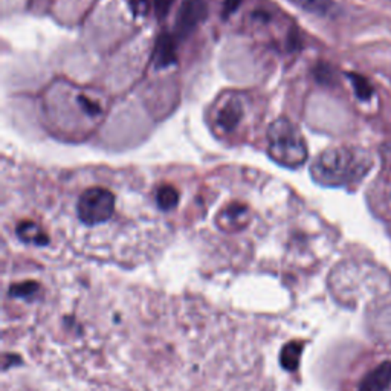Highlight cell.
<instances>
[{
	"mask_svg": "<svg viewBox=\"0 0 391 391\" xmlns=\"http://www.w3.org/2000/svg\"><path fill=\"white\" fill-rule=\"evenodd\" d=\"M289 2L295 3L302 10L319 14V16H330L335 11V3L332 0H289Z\"/></svg>",
	"mask_w": 391,
	"mask_h": 391,
	"instance_id": "9c48e42d",
	"label": "cell"
},
{
	"mask_svg": "<svg viewBox=\"0 0 391 391\" xmlns=\"http://www.w3.org/2000/svg\"><path fill=\"white\" fill-rule=\"evenodd\" d=\"M373 165L372 156L358 147H332L313 160L310 174L324 187H350L361 182Z\"/></svg>",
	"mask_w": 391,
	"mask_h": 391,
	"instance_id": "6da1fadb",
	"label": "cell"
},
{
	"mask_svg": "<svg viewBox=\"0 0 391 391\" xmlns=\"http://www.w3.org/2000/svg\"><path fill=\"white\" fill-rule=\"evenodd\" d=\"M76 100H78L80 107L83 109V112H85L86 115H89V116H98V115L101 114V107L98 106V103L90 100L89 96L80 95L78 98H76Z\"/></svg>",
	"mask_w": 391,
	"mask_h": 391,
	"instance_id": "4fadbf2b",
	"label": "cell"
},
{
	"mask_svg": "<svg viewBox=\"0 0 391 391\" xmlns=\"http://www.w3.org/2000/svg\"><path fill=\"white\" fill-rule=\"evenodd\" d=\"M174 0H155V12L158 19L167 17V14L170 12L171 5Z\"/></svg>",
	"mask_w": 391,
	"mask_h": 391,
	"instance_id": "9a60e30c",
	"label": "cell"
},
{
	"mask_svg": "<svg viewBox=\"0 0 391 391\" xmlns=\"http://www.w3.org/2000/svg\"><path fill=\"white\" fill-rule=\"evenodd\" d=\"M391 383V362H382L381 366L364 376L358 391H387Z\"/></svg>",
	"mask_w": 391,
	"mask_h": 391,
	"instance_id": "8992f818",
	"label": "cell"
},
{
	"mask_svg": "<svg viewBox=\"0 0 391 391\" xmlns=\"http://www.w3.org/2000/svg\"><path fill=\"white\" fill-rule=\"evenodd\" d=\"M315 75H317V80L319 83H324V85H333L335 80H337L333 69L329 65H319V66H317Z\"/></svg>",
	"mask_w": 391,
	"mask_h": 391,
	"instance_id": "5bb4252c",
	"label": "cell"
},
{
	"mask_svg": "<svg viewBox=\"0 0 391 391\" xmlns=\"http://www.w3.org/2000/svg\"><path fill=\"white\" fill-rule=\"evenodd\" d=\"M347 76L350 78V83L355 89V94L359 98V100L368 101L370 98L373 96V86L370 85V81L366 78V76L355 74V72L347 74Z\"/></svg>",
	"mask_w": 391,
	"mask_h": 391,
	"instance_id": "7c38bea8",
	"label": "cell"
},
{
	"mask_svg": "<svg viewBox=\"0 0 391 391\" xmlns=\"http://www.w3.org/2000/svg\"><path fill=\"white\" fill-rule=\"evenodd\" d=\"M268 151L277 164L288 169H298L307 160V144L302 130L284 116L269 125Z\"/></svg>",
	"mask_w": 391,
	"mask_h": 391,
	"instance_id": "7a4b0ae2",
	"label": "cell"
},
{
	"mask_svg": "<svg viewBox=\"0 0 391 391\" xmlns=\"http://www.w3.org/2000/svg\"><path fill=\"white\" fill-rule=\"evenodd\" d=\"M174 61H176V41L169 34H164L158 39L155 63L158 67H165L173 65Z\"/></svg>",
	"mask_w": 391,
	"mask_h": 391,
	"instance_id": "52a82bcc",
	"label": "cell"
},
{
	"mask_svg": "<svg viewBox=\"0 0 391 391\" xmlns=\"http://www.w3.org/2000/svg\"><path fill=\"white\" fill-rule=\"evenodd\" d=\"M240 2H242V0H226V2H225V8H223V16L228 17L229 14H233L234 11H237V8H239Z\"/></svg>",
	"mask_w": 391,
	"mask_h": 391,
	"instance_id": "2e32d148",
	"label": "cell"
},
{
	"mask_svg": "<svg viewBox=\"0 0 391 391\" xmlns=\"http://www.w3.org/2000/svg\"><path fill=\"white\" fill-rule=\"evenodd\" d=\"M16 233L19 235V239L25 243H32L37 244V246H46L49 243L47 234L37 225V223H34L31 220L20 222Z\"/></svg>",
	"mask_w": 391,
	"mask_h": 391,
	"instance_id": "ba28073f",
	"label": "cell"
},
{
	"mask_svg": "<svg viewBox=\"0 0 391 391\" xmlns=\"http://www.w3.org/2000/svg\"><path fill=\"white\" fill-rule=\"evenodd\" d=\"M156 202L158 207L162 209V211H170V209L176 208L179 204V193L176 188L171 185H162L159 187L158 190Z\"/></svg>",
	"mask_w": 391,
	"mask_h": 391,
	"instance_id": "30bf717a",
	"label": "cell"
},
{
	"mask_svg": "<svg viewBox=\"0 0 391 391\" xmlns=\"http://www.w3.org/2000/svg\"><path fill=\"white\" fill-rule=\"evenodd\" d=\"M243 101L240 95H231L229 100L222 104L218 112V124L223 131H233L237 129L243 118Z\"/></svg>",
	"mask_w": 391,
	"mask_h": 391,
	"instance_id": "5b68a950",
	"label": "cell"
},
{
	"mask_svg": "<svg viewBox=\"0 0 391 391\" xmlns=\"http://www.w3.org/2000/svg\"><path fill=\"white\" fill-rule=\"evenodd\" d=\"M115 211V196L107 188L92 187L80 196L76 215L87 226H96L110 220Z\"/></svg>",
	"mask_w": 391,
	"mask_h": 391,
	"instance_id": "3957f363",
	"label": "cell"
},
{
	"mask_svg": "<svg viewBox=\"0 0 391 391\" xmlns=\"http://www.w3.org/2000/svg\"><path fill=\"white\" fill-rule=\"evenodd\" d=\"M248 208L242 204H231L228 205L223 211L220 213V219L225 220L228 225H243L244 218H246Z\"/></svg>",
	"mask_w": 391,
	"mask_h": 391,
	"instance_id": "8fae6325",
	"label": "cell"
},
{
	"mask_svg": "<svg viewBox=\"0 0 391 391\" xmlns=\"http://www.w3.org/2000/svg\"><path fill=\"white\" fill-rule=\"evenodd\" d=\"M208 6L205 0H184L176 14L174 32L179 37H187L207 19Z\"/></svg>",
	"mask_w": 391,
	"mask_h": 391,
	"instance_id": "277c9868",
	"label": "cell"
}]
</instances>
